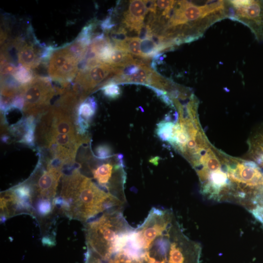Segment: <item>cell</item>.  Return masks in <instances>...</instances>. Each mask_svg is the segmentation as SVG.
<instances>
[{"label":"cell","instance_id":"obj_1","mask_svg":"<svg viewBox=\"0 0 263 263\" xmlns=\"http://www.w3.org/2000/svg\"><path fill=\"white\" fill-rule=\"evenodd\" d=\"M89 139L78 134L74 115L57 107H51L39 117L36 130L39 150L49 154L46 161L60 168L74 164L78 149Z\"/></svg>","mask_w":263,"mask_h":263},{"label":"cell","instance_id":"obj_2","mask_svg":"<svg viewBox=\"0 0 263 263\" xmlns=\"http://www.w3.org/2000/svg\"><path fill=\"white\" fill-rule=\"evenodd\" d=\"M227 0H175L160 35L181 44L201 38L215 23L228 18Z\"/></svg>","mask_w":263,"mask_h":263},{"label":"cell","instance_id":"obj_3","mask_svg":"<svg viewBox=\"0 0 263 263\" xmlns=\"http://www.w3.org/2000/svg\"><path fill=\"white\" fill-rule=\"evenodd\" d=\"M125 202L105 192L75 169L63 177L60 196L54 204L68 216L86 221L103 212L121 209Z\"/></svg>","mask_w":263,"mask_h":263},{"label":"cell","instance_id":"obj_4","mask_svg":"<svg viewBox=\"0 0 263 263\" xmlns=\"http://www.w3.org/2000/svg\"><path fill=\"white\" fill-rule=\"evenodd\" d=\"M85 229L89 249L102 260H108L124 247L133 228L121 210L114 209L87 223Z\"/></svg>","mask_w":263,"mask_h":263},{"label":"cell","instance_id":"obj_5","mask_svg":"<svg viewBox=\"0 0 263 263\" xmlns=\"http://www.w3.org/2000/svg\"><path fill=\"white\" fill-rule=\"evenodd\" d=\"M56 92L48 77H33L29 83L21 86L24 114L26 117L41 116L50 108V102Z\"/></svg>","mask_w":263,"mask_h":263},{"label":"cell","instance_id":"obj_6","mask_svg":"<svg viewBox=\"0 0 263 263\" xmlns=\"http://www.w3.org/2000/svg\"><path fill=\"white\" fill-rule=\"evenodd\" d=\"M228 18L247 26L259 42L263 41V0H227Z\"/></svg>","mask_w":263,"mask_h":263},{"label":"cell","instance_id":"obj_7","mask_svg":"<svg viewBox=\"0 0 263 263\" xmlns=\"http://www.w3.org/2000/svg\"><path fill=\"white\" fill-rule=\"evenodd\" d=\"M82 60L71 50L69 45L55 50L49 62L48 73L54 80L67 86L78 71Z\"/></svg>","mask_w":263,"mask_h":263},{"label":"cell","instance_id":"obj_8","mask_svg":"<svg viewBox=\"0 0 263 263\" xmlns=\"http://www.w3.org/2000/svg\"><path fill=\"white\" fill-rule=\"evenodd\" d=\"M62 175V169L47 164L46 169L38 162L32 180L27 182L33 190V198L39 200L53 201L56 188Z\"/></svg>","mask_w":263,"mask_h":263},{"label":"cell","instance_id":"obj_9","mask_svg":"<svg viewBox=\"0 0 263 263\" xmlns=\"http://www.w3.org/2000/svg\"><path fill=\"white\" fill-rule=\"evenodd\" d=\"M116 67L100 63L87 70L79 69L75 79V85L86 95L97 86L98 88L113 76Z\"/></svg>","mask_w":263,"mask_h":263},{"label":"cell","instance_id":"obj_10","mask_svg":"<svg viewBox=\"0 0 263 263\" xmlns=\"http://www.w3.org/2000/svg\"><path fill=\"white\" fill-rule=\"evenodd\" d=\"M147 12L144 0H130L128 10L123 14L124 25L130 30L138 33L144 25Z\"/></svg>","mask_w":263,"mask_h":263},{"label":"cell","instance_id":"obj_11","mask_svg":"<svg viewBox=\"0 0 263 263\" xmlns=\"http://www.w3.org/2000/svg\"><path fill=\"white\" fill-rule=\"evenodd\" d=\"M14 45L18 50V61L22 66L30 70L38 65L40 56L33 45L18 39L14 41Z\"/></svg>","mask_w":263,"mask_h":263},{"label":"cell","instance_id":"obj_12","mask_svg":"<svg viewBox=\"0 0 263 263\" xmlns=\"http://www.w3.org/2000/svg\"><path fill=\"white\" fill-rule=\"evenodd\" d=\"M97 109V104L94 97H89L81 102L77 110L76 116L90 122L94 116Z\"/></svg>","mask_w":263,"mask_h":263},{"label":"cell","instance_id":"obj_13","mask_svg":"<svg viewBox=\"0 0 263 263\" xmlns=\"http://www.w3.org/2000/svg\"><path fill=\"white\" fill-rule=\"evenodd\" d=\"M135 60L132 55L126 50L113 46V50L107 64L114 67H122Z\"/></svg>","mask_w":263,"mask_h":263},{"label":"cell","instance_id":"obj_14","mask_svg":"<svg viewBox=\"0 0 263 263\" xmlns=\"http://www.w3.org/2000/svg\"><path fill=\"white\" fill-rule=\"evenodd\" d=\"M174 125L175 122L170 120L169 115H167L164 120L157 124L155 133L160 140L169 143L171 138Z\"/></svg>","mask_w":263,"mask_h":263},{"label":"cell","instance_id":"obj_15","mask_svg":"<svg viewBox=\"0 0 263 263\" xmlns=\"http://www.w3.org/2000/svg\"><path fill=\"white\" fill-rule=\"evenodd\" d=\"M141 50L142 58L146 59L158 56V53L161 52L159 46L150 37L141 40Z\"/></svg>","mask_w":263,"mask_h":263},{"label":"cell","instance_id":"obj_16","mask_svg":"<svg viewBox=\"0 0 263 263\" xmlns=\"http://www.w3.org/2000/svg\"><path fill=\"white\" fill-rule=\"evenodd\" d=\"M141 41V39L138 37H128L120 48L133 56L142 58Z\"/></svg>","mask_w":263,"mask_h":263},{"label":"cell","instance_id":"obj_17","mask_svg":"<svg viewBox=\"0 0 263 263\" xmlns=\"http://www.w3.org/2000/svg\"><path fill=\"white\" fill-rule=\"evenodd\" d=\"M99 87L104 95L110 99L117 98L121 94V90L118 84L112 82H105Z\"/></svg>","mask_w":263,"mask_h":263},{"label":"cell","instance_id":"obj_18","mask_svg":"<svg viewBox=\"0 0 263 263\" xmlns=\"http://www.w3.org/2000/svg\"><path fill=\"white\" fill-rule=\"evenodd\" d=\"M12 75L14 79L21 85L27 84L33 78L30 70L22 66H19L17 68Z\"/></svg>","mask_w":263,"mask_h":263},{"label":"cell","instance_id":"obj_19","mask_svg":"<svg viewBox=\"0 0 263 263\" xmlns=\"http://www.w3.org/2000/svg\"><path fill=\"white\" fill-rule=\"evenodd\" d=\"M95 157L100 160H107L113 156V150L107 144H100L96 147L94 150Z\"/></svg>","mask_w":263,"mask_h":263},{"label":"cell","instance_id":"obj_20","mask_svg":"<svg viewBox=\"0 0 263 263\" xmlns=\"http://www.w3.org/2000/svg\"><path fill=\"white\" fill-rule=\"evenodd\" d=\"M53 203L48 200H39L37 201L36 208L37 213L41 216L48 215L52 211Z\"/></svg>","mask_w":263,"mask_h":263},{"label":"cell","instance_id":"obj_21","mask_svg":"<svg viewBox=\"0 0 263 263\" xmlns=\"http://www.w3.org/2000/svg\"><path fill=\"white\" fill-rule=\"evenodd\" d=\"M109 263H143V260L132 259L120 251L109 259Z\"/></svg>","mask_w":263,"mask_h":263}]
</instances>
